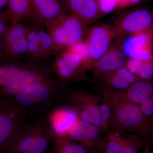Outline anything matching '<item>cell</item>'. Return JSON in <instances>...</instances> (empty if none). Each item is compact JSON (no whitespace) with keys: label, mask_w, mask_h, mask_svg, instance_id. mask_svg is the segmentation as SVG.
Returning <instances> with one entry per match:
<instances>
[{"label":"cell","mask_w":153,"mask_h":153,"mask_svg":"<svg viewBox=\"0 0 153 153\" xmlns=\"http://www.w3.org/2000/svg\"><path fill=\"white\" fill-rule=\"evenodd\" d=\"M141 0H119L117 7L119 8L126 7L136 4Z\"/></svg>","instance_id":"4dcf8cb0"},{"label":"cell","mask_w":153,"mask_h":153,"mask_svg":"<svg viewBox=\"0 0 153 153\" xmlns=\"http://www.w3.org/2000/svg\"><path fill=\"white\" fill-rule=\"evenodd\" d=\"M151 14H152V23H151L150 27L148 31H148V32L150 33V34L151 36H152V37L153 38V10L152 12L151 13Z\"/></svg>","instance_id":"d6a6232c"},{"label":"cell","mask_w":153,"mask_h":153,"mask_svg":"<svg viewBox=\"0 0 153 153\" xmlns=\"http://www.w3.org/2000/svg\"><path fill=\"white\" fill-rule=\"evenodd\" d=\"M3 56L2 46L1 41L0 39V60L2 59Z\"/></svg>","instance_id":"d590c367"},{"label":"cell","mask_w":153,"mask_h":153,"mask_svg":"<svg viewBox=\"0 0 153 153\" xmlns=\"http://www.w3.org/2000/svg\"><path fill=\"white\" fill-rule=\"evenodd\" d=\"M66 99L82 120L102 129L110 127L111 108L105 99L82 90L70 91Z\"/></svg>","instance_id":"6da1fadb"},{"label":"cell","mask_w":153,"mask_h":153,"mask_svg":"<svg viewBox=\"0 0 153 153\" xmlns=\"http://www.w3.org/2000/svg\"><path fill=\"white\" fill-rule=\"evenodd\" d=\"M63 0H33L31 25L46 27L55 19L67 13Z\"/></svg>","instance_id":"9a60e30c"},{"label":"cell","mask_w":153,"mask_h":153,"mask_svg":"<svg viewBox=\"0 0 153 153\" xmlns=\"http://www.w3.org/2000/svg\"><path fill=\"white\" fill-rule=\"evenodd\" d=\"M56 92L51 79H47L28 85L13 99L8 101L25 114H37L51 102Z\"/></svg>","instance_id":"5b68a950"},{"label":"cell","mask_w":153,"mask_h":153,"mask_svg":"<svg viewBox=\"0 0 153 153\" xmlns=\"http://www.w3.org/2000/svg\"><path fill=\"white\" fill-rule=\"evenodd\" d=\"M107 153H139L144 144L138 135L114 129L102 140Z\"/></svg>","instance_id":"4fadbf2b"},{"label":"cell","mask_w":153,"mask_h":153,"mask_svg":"<svg viewBox=\"0 0 153 153\" xmlns=\"http://www.w3.org/2000/svg\"><path fill=\"white\" fill-rule=\"evenodd\" d=\"M97 77L104 86H108L114 89L123 90L131 85L118 76L114 71L105 72Z\"/></svg>","instance_id":"d4e9b609"},{"label":"cell","mask_w":153,"mask_h":153,"mask_svg":"<svg viewBox=\"0 0 153 153\" xmlns=\"http://www.w3.org/2000/svg\"><path fill=\"white\" fill-rule=\"evenodd\" d=\"M125 65L141 79L153 78V55L146 60L126 59Z\"/></svg>","instance_id":"603a6c76"},{"label":"cell","mask_w":153,"mask_h":153,"mask_svg":"<svg viewBox=\"0 0 153 153\" xmlns=\"http://www.w3.org/2000/svg\"><path fill=\"white\" fill-rule=\"evenodd\" d=\"M33 62H25L20 59L0 60V89L9 83L22 70L31 66Z\"/></svg>","instance_id":"7402d4cb"},{"label":"cell","mask_w":153,"mask_h":153,"mask_svg":"<svg viewBox=\"0 0 153 153\" xmlns=\"http://www.w3.org/2000/svg\"><path fill=\"white\" fill-rule=\"evenodd\" d=\"M125 37L118 36L114 42L112 46L94 64L90 70L94 76L114 71L124 65L126 60L123 49V43Z\"/></svg>","instance_id":"2e32d148"},{"label":"cell","mask_w":153,"mask_h":153,"mask_svg":"<svg viewBox=\"0 0 153 153\" xmlns=\"http://www.w3.org/2000/svg\"><path fill=\"white\" fill-rule=\"evenodd\" d=\"M152 22L151 13L145 9H137L125 12L118 17L114 27L118 36L125 37L148 31Z\"/></svg>","instance_id":"8fae6325"},{"label":"cell","mask_w":153,"mask_h":153,"mask_svg":"<svg viewBox=\"0 0 153 153\" xmlns=\"http://www.w3.org/2000/svg\"><path fill=\"white\" fill-rule=\"evenodd\" d=\"M88 25L81 19L66 13L51 22L47 27L56 47V54L85 39Z\"/></svg>","instance_id":"3957f363"},{"label":"cell","mask_w":153,"mask_h":153,"mask_svg":"<svg viewBox=\"0 0 153 153\" xmlns=\"http://www.w3.org/2000/svg\"><path fill=\"white\" fill-rule=\"evenodd\" d=\"M98 93L100 96L109 97L139 105L153 95V78L140 80L123 90L103 86L99 88Z\"/></svg>","instance_id":"7c38bea8"},{"label":"cell","mask_w":153,"mask_h":153,"mask_svg":"<svg viewBox=\"0 0 153 153\" xmlns=\"http://www.w3.org/2000/svg\"><path fill=\"white\" fill-rule=\"evenodd\" d=\"M52 67L34 63L21 71L12 81L0 89V98L10 100L28 85L50 79Z\"/></svg>","instance_id":"ba28073f"},{"label":"cell","mask_w":153,"mask_h":153,"mask_svg":"<svg viewBox=\"0 0 153 153\" xmlns=\"http://www.w3.org/2000/svg\"><path fill=\"white\" fill-rule=\"evenodd\" d=\"M151 125H152V127H151V131L150 134L149 136L153 137V120L151 121Z\"/></svg>","instance_id":"8d00e7d4"},{"label":"cell","mask_w":153,"mask_h":153,"mask_svg":"<svg viewBox=\"0 0 153 153\" xmlns=\"http://www.w3.org/2000/svg\"><path fill=\"white\" fill-rule=\"evenodd\" d=\"M52 67L63 80L72 81L85 78L82 60L65 49L56 55Z\"/></svg>","instance_id":"5bb4252c"},{"label":"cell","mask_w":153,"mask_h":153,"mask_svg":"<svg viewBox=\"0 0 153 153\" xmlns=\"http://www.w3.org/2000/svg\"><path fill=\"white\" fill-rule=\"evenodd\" d=\"M143 114L149 120H153V95L139 104Z\"/></svg>","instance_id":"f1b7e54d"},{"label":"cell","mask_w":153,"mask_h":153,"mask_svg":"<svg viewBox=\"0 0 153 153\" xmlns=\"http://www.w3.org/2000/svg\"><path fill=\"white\" fill-rule=\"evenodd\" d=\"M103 15L112 12L117 7L119 0H95Z\"/></svg>","instance_id":"83f0119b"},{"label":"cell","mask_w":153,"mask_h":153,"mask_svg":"<svg viewBox=\"0 0 153 153\" xmlns=\"http://www.w3.org/2000/svg\"><path fill=\"white\" fill-rule=\"evenodd\" d=\"M117 36L114 27L107 24L95 25L88 30L85 40L88 48V57L83 67L85 71L90 70L106 53Z\"/></svg>","instance_id":"52a82bcc"},{"label":"cell","mask_w":153,"mask_h":153,"mask_svg":"<svg viewBox=\"0 0 153 153\" xmlns=\"http://www.w3.org/2000/svg\"><path fill=\"white\" fill-rule=\"evenodd\" d=\"M92 153H107L103 148L102 139L96 147L92 151Z\"/></svg>","instance_id":"1f68e13d"},{"label":"cell","mask_w":153,"mask_h":153,"mask_svg":"<svg viewBox=\"0 0 153 153\" xmlns=\"http://www.w3.org/2000/svg\"><path fill=\"white\" fill-rule=\"evenodd\" d=\"M114 72L121 79L131 85L140 80H143L130 71L125 64L114 71Z\"/></svg>","instance_id":"4316f807"},{"label":"cell","mask_w":153,"mask_h":153,"mask_svg":"<svg viewBox=\"0 0 153 153\" xmlns=\"http://www.w3.org/2000/svg\"><path fill=\"white\" fill-rule=\"evenodd\" d=\"M55 143L53 153H92L79 143L67 137H53Z\"/></svg>","instance_id":"cb8c5ba5"},{"label":"cell","mask_w":153,"mask_h":153,"mask_svg":"<svg viewBox=\"0 0 153 153\" xmlns=\"http://www.w3.org/2000/svg\"><path fill=\"white\" fill-rule=\"evenodd\" d=\"M8 0H0V11H2V9L7 5Z\"/></svg>","instance_id":"e575fe53"},{"label":"cell","mask_w":153,"mask_h":153,"mask_svg":"<svg viewBox=\"0 0 153 153\" xmlns=\"http://www.w3.org/2000/svg\"><path fill=\"white\" fill-rule=\"evenodd\" d=\"M66 10L88 25L103 16L95 0H63Z\"/></svg>","instance_id":"ffe728a7"},{"label":"cell","mask_w":153,"mask_h":153,"mask_svg":"<svg viewBox=\"0 0 153 153\" xmlns=\"http://www.w3.org/2000/svg\"><path fill=\"white\" fill-rule=\"evenodd\" d=\"M25 115L10 102L0 98V153L10 151L24 124Z\"/></svg>","instance_id":"8992f818"},{"label":"cell","mask_w":153,"mask_h":153,"mask_svg":"<svg viewBox=\"0 0 153 153\" xmlns=\"http://www.w3.org/2000/svg\"></svg>","instance_id":"f35d334b"},{"label":"cell","mask_w":153,"mask_h":153,"mask_svg":"<svg viewBox=\"0 0 153 153\" xmlns=\"http://www.w3.org/2000/svg\"><path fill=\"white\" fill-rule=\"evenodd\" d=\"M123 49L129 59H149L153 55V38L148 31L130 36L124 40Z\"/></svg>","instance_id":"e0dca14e"},{"label":"cell","mask_w":153,"mask_h":153,"mask_svg":"<svg viewBox=\"0 0 153 153\" xmlns=\"http://www.w3.org/2000/svg\"><path fill=\"white\" fill-rule=\"evenodd\" d=\"M64 49L79 57L83 62V68L88 57V48L85 39L72 44Z\"/></svg>","instance_id":"484cf974"},{"label":"cell","mask_w":153,"mask_h":153,"mask_svg":"<svg viewBox=\"0 0 153 153\" xmlns=\"http://www.w3.org/2000/svg\"><path fill=\"white\" fill-rule=\"evenodd\" d=\"M79 119L74 108L62 106L53 110L49 117V128L54 137H67L70 128Z\"/></svg>","instance_id":"d6986e66"},{"label":"cell","mask_w":153,"mask_h":153,"mask_svg":"<svg viewBox=\"0 0 153 153\" xmlns=\"http://www.w3.org/2000/svg\"><path fill=\"white\" fill-rule=\"evenodd\" d=\"M150 140L151 144L153 147V137L150 136Z\"/></svg>","instance_id":"74e56055"},{"label":"cell","mask_w":153,"mask_h":153,"mask_svg":"<svg viewBox=\"0 0 153 153\" xmlns=\"http://www.w3.org/2000/svg\"><path fill=\"white\" fill-rule=\"evenodd\" d=\"M9 23L10 22L4 15L3 12L0 11V39H1L4 33L10 27Z\"/></svg>","instance_id":"f546056e"},{"label":"cell","mask_w":153,"mask_h":153,"mask_svg":"<svg viewBox=\"0 0 153 153\" xmlns=\"http://www.w3.org/2000/svg\"><path fill=\"white\" fill-rule=\"evenodd\" d=\"M102 97L106 100L111 108V126L118 130L149 136L151 121L143 114L138 104L109 97Z\"/></svg>","instance_id":"7a4b0ae2"},{"label":"cell","mask_w":153,"mask_h":153,"mask_svg":"<svg viewBox=\"0 0 153 153\" xmlns=\"http://www.w3.org/2000/svg\"><path fill=\"white\" fill-rule=\"evenodd\" d=\"M140 153H153L151 150L150 148L149 145H147L144 147L143 150Z\"/></svg>","instance_id":"836d02e7"},{"label":"cell","mask_w":153,"mask_h":153,"mask_svg":"<svg viewBox=\"0 0 153 153\" xmlns=\"http://www.w3.org/2000/svg\"><path fill=\"white\" fill-rule=\"evenodd\" d=\"M33 0H8L3 12L11 25L21 23L30 19L33 13Z\"/></svg>","instance_id":"44dd1931"},{"label":"cell","mask_w":153,"mask_h":153,"mask_svg":"<svg viewBox=\"0 0 153 153\" xmlns=\"http://www.w3.org/2000/svg\"><path fill=\"white\" fill-rule=\"evenodd\" d=\"M53 133L38 121L24 124L10 149V153H45Z\"/></svg>","instance_id":"277c9868"},{"label":"cell","mask_w":153,"mask_h":153,"mask_svg":"<svg viewBox=\"0 0 153 153\" xmlns=\"http://www.w3.org/2000/svg\"><path fill=\"white\" fill-rule=\"evenodd\" d=\"M28 51L27 55L33 63L56 54V47L51 36L42 28L33 25H27Z\"/></svg>","instance_id":"9c48e42d"},{"label":"cell","mask_w":153,"mask_h":153,"mask_svg":"<svg viewBox=\"0 0 153 153\" xmlns=\"http://www.w3.org/2000/svg\"><path fill=\"white\" fill-rule=\"evenodd\" d=\"M100 128L79 118L71 127L67 137L79 143L92 153L101 140Z\"/></svg>","instance_id":"ac0fdd59"},{"label":"cell","mask_w":153,"mask_h":153,"mask_svg":"<svg viewBox=\"0 0 153 153\" xmlns=\"http://www.w3.org/2000/svg\"><path fill=\"white\" fill-rule=\"evenodd\" d=\"M27 25L22 23L11 25L1 38V59H20L27 54L28 42Z\"/></svg>","instance_id":"30bf717a"}]
</instances>
